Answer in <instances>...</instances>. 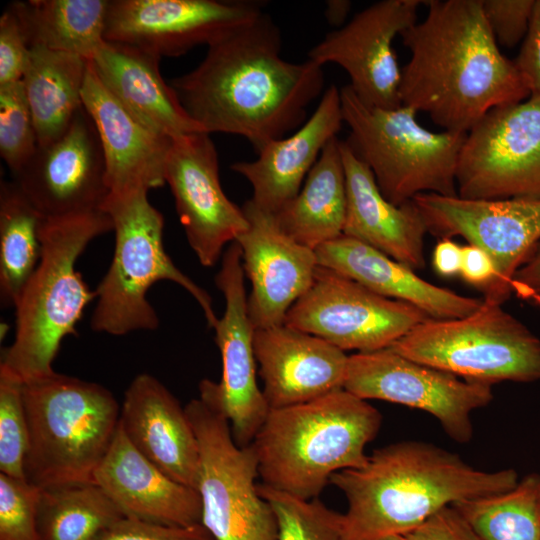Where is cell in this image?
Segmentation results:
<instances>
[{"label": "cell", "instance_id": "cell-5", "mask_svg": "<svg viewBox=\"0 0 540 540\" xmlns=\"http://www.w3.org/2000/svg\"><path fill=\"white\" fill-rule=\"evenodd\" d=\"M113 231L103 210L44 218L42 255L15 307L16 330L4 350L1 364L23 382L52 374L62 341L76 335V326L88 304L96 300L76 269L89 243Z\"/></svg>", "mask_w": 540, "mask_h": 540}, {"label": "cell", "instance_id": "cell-29", "mask_svg": "<svg viewBox=\"0 0 540 540\" xmlns=\"http://www.w3.org/2000/svg\"><path fill=\"white\" fill-rule=\"evenodd\" d=\"M347 213L341 140L332 138L295 198L273 214L282 232L316 250L343 235Z\"/></svg>", "mask_w": 540, "mask_h": 540}, {"label": "cell", "instance_id": "cell-1", "mask_svg": "<svg viewBox=\"0 0 540 540\" xmlns=\"http://www.w3.org/2000/svg\"><path fill=\"white\" fill-rule=\"evenodd\" d=\"M207 46L201 63L170 83L204 132L242 136L258 153L304 124L324 88L323 66L284 60L279 29L268 14L226 30Z\"/></svg>", "mask_w": 540, "mask_h": 540}, {"label": "cell", "instance_id": "cell-14", "mask_svg": "<svg viewBox=\"0 0 540 540\" xmlns=\"http://www.w3.org/2000/svg\"><path fill=\"white\" fill-rule=\"evenodd\" d=\"M412 201L428 233L440 239L461 236L489 255L496 279L483 299L502 305L512 294L516 272L540 243V200H474L423 193Z\"/></svg>", "mask_w": 540, "mask_h": 540}, {"label": "cell", "instance_id": "cell-17", "mask_svg": "<svg viewBox=\"0 0 540 540\" xmlns=\"http://www.w3.org/2000/svg\"><path fill=\"white\" fill-rule=\"evenodd\" d=\"M13 181L45 218L102 209L110 193L106 164L84 106L61 135L38 145Z\"/></svg>", "mask_w": 540, "mask_h": 540}, {"label": "cell", "instance_id": "cell-42", "mask_svg": "<svg viewBox=\"0 0 540 540\" xmlns=\"http://www.w3.org/2000/svg\"><path fill=\"white\" fill-rule=\"evenodd\" d=\"M410 540H483L452 505L406 534Z\"/></svg>", "mask_w": 540, "mask_h": 540}, {"label": "cell", "instance_id": "cell-3", "mask_svg": "<svg viewBox=\"0 0 540 540\" xmlns=\"http://www.w3.org/2000/svg\"><path fill=\"white\" fill-rule=\"evenodd\" d=\"M518 481L514 469L479 470L458 454L414 440L376 449L362 467L330 478L347 500L341 540L407 534L446 506L506 492Z\"/></svg>", "mask_w": 540, "mask_h": 540}, {"label": "cell", "instance_id": "cell-40", "mask_svg": "<svg viewBox=\"0 0 540 540\" xmlns=\"http://www.w3.org/2000/svg\"><path fill=\"white\" fill-rule=\"evenodd\" d=\"M30 47L17 14L9 4L0 18V85L22 80Z\"/></svg>", "mask_w": 540, "mask_h": 540}, {"label": "cell", "instance_id": "cell-30", "mask_svg": "<svg viewBox=\"0 0 540 540\" xmlns=\"http://www.w3.org/2000/svg\"><path fill=\"white\" fill-rule=\"evenodd\" d=\"M89 60L42 46L30 48L22 78L32 112L38 145L52 141L83 107L82 89Z\"/></svg>", "mask_w": 540, "mask_h": 540}, {"label": "cell", "instance_id": "cell-18", "mask_svg": "<svg viewBox=\"0 0 540 540\" xmlns=\"http://www.w3.org/2000/svg\"><path fill=\"white\" fill-rule=\"evenodd\" d=\"M189 246L201 265L214 266L224 246L249 226L242 207L224 193L215 145L206 132L173 139L165 168Z\"/></svg>", "mask_w": 540, "mask_h": 540}, {"label": "cell", "instance_id": "cell-24", "mask_svg": "<svg viewBox=\"0 0 540 540\" xmlns=\"http://www.w3.org/2000/svg\"><path fill=\"white\" fill-rule=\"evenodd\" d=\"M119 424L132 445L172 479L196 489L199 446L185 407L156 377L138 374L127 387Z\"/></svg>", "mask_w": 540, "mask_h": 540}, {"label": "cell", "instance_id": "cell-44", "mask_svg": "<svg viewBox=\"0 0 540 540\" xmlns=\"http://www.w3.org/2000/svg\"><path fill=\"white\" fill-rule=\"evenodd\" d=\"M459 275L466 283L484 293L496 279V268L485 251L468 244L462 248V266Z\"/></svg>", "mask_w": 540, "mask_h": 540}, {"label": "cell", "instance_id": "cell-31", "mask_svg": "<svg viewBox=\"0 0 540 540\" xmlns=\"http://www.w3.org/2000/svg\"><path fill=\"white\" fill-rule=\"evenodd\" d=\"M10 5L30 48L42 46L91 61L106 41L107 0H29Z\"/></svg>", "mask_w": 540, "mask_h": 540}, {"label": "cell", "instance_id": "cell-28", "mask_svg": "<svg viewBox=\"0 0 540 540\" xmlns=\"http://www.w3.org/2000/svg\"><path fill=\"white\" fill-rule=\"evenodd\" d=\"M159 60L135 47L105 41L91 64L112 94L155 130L172 139L204 132L162 78Z\"/></svg>", "mask_w": 540, "mask_h": 540}, {"label": "cell", "instance_id": "cell-20", "mask_svg": "<svg viewBox=\"0 0 540 540\" xmlns=\"http://www.w3.org/2000/svg\"><path fill=\"white\" fill-rule=\"evenodd\" d=\"M242 209L249 226L235 242L241 248L244 275L251 284L249 318L255 330L279 326L311 287L318 268L316 253L282 232L274 215L251 199Z\"/></svg>", "mask_w": 540, "mask_h": 540}, {"label": "cell", "instance_id": "cell-41", "mask_svg": "<svg viewBox=\"0 0 540 540\" xmlns=\"http://www.w3.org/2000/svg\"><path fill=\"white\" fill-rule=\"evenodd\" d=\"M97 540H215L201 524L169 526L123 517Z\"/></svg>", "mask_w": 540, "mask_h": 540}, {"label": "cell", "instance_id": "cell-10", "mask_svg": "<svg viewBox=\"0 0 540 540\" xmlns=\"http://www.w3.org/2000/svg\"><path fill=\"white\" fill-rule=\"evenodd\" d=\"M185 411L199 446L201 524L215 540H278L275 513L255 484L253 447L236 444L228 419L212 401L192 399Z\"/></svg>", "mask_w": 540, "mask_h": 540}, {"label": "cell", "instance_id": "cell-33", "mask_svg": "<svg viewBox=\"0 0 540 540\" xmlns=\"http://www.w3.org/2000/svg\"><path fill=\"white\" fill-rule=\"evenodd\" d=\"M124 516L95 483L66 485L40 492V540H97Z\"/></svg>", "mask_w": 540, "mask_h": 540}, {"label": "cell", "instance_id": "cell-2", "mask_svg": "<svg viewBox=\"0 0 540 540\" xmlns=\"http://www.w3.org/2000/svg\"><path fill=\"white\" fill-rule=\"evenodd\" d=\"M427 14L401 33L410 51L401 69L402 105L429 115L444 131L467 133L494 108L531 93L500 50L481 0H429Z\"/></svg>", "mask_w": 540, "mask_h": 540}, {"label": "cell", "instance_id": "cell-46", "mask_svg": "<svg viewBox=\"0 0 540 540\" xmlns=\"http://www.w3.org/2000/svg\"><path fill=\"white\" fill-rule=\"evenodd\" d=\"M462 248L449 238L440 239L433 251L432 265L442 277L459 275L462 266Z\"/></svg>", "mask_w": 540, "mask_h": 540}, {"label": "cell", "instance_id": "cell-21", "mask_svg": "<svg viewBox=\"0 0 540 540\" xmlns=\"http://www.w3.org/2000/svg\"><path fill=\"white\" fill-rule=\"evenodd\" d=\"M82 103L97 129L110 192L159 188L173 139L155 130L128 109L103 84L91 61Z\"/></svg>", "mask_w": 540, "mask_h": 540}, {"label": "cell", "instance_id": "cell-7", "mask_svg": "<svg viewBox=\"0 0 540 540\" xmlns=\"http://www.w3.org/2000/svg\"><path fill=\"white\" fill-rule=\"evenodd\" d=\"M102 209L112 220L115 246L111 264L95 290L91 329L113 336L157 329L159 318L146 295L161 280L172 281L190 293L208 326L214 328L219 318L211 297L164 249V218L149 202L148 191L110 192Z\"/></svg>", "mask_w": 540, "mask_h": 540}, {"label": "cell", "instance_id": "cell-16", "mask_svg": "<svg viewBox=\"0 0 540 540\" xmlns=\"http://www.w3.org/2000/svg\"><path fill=\"white\" fill-rule=\"evenodd\" d=\"M421 0H382L357 13L310 49L308 59L335 63L350 77L348 84L365 104L393 109L402 105L401 69L393 49L397 35L417 22Z\"/></svg>", "mask_w": 540, "mask_h": 540}, {"label": "cell", "instance_id": "cell-6", "mask_svg": "<svg viewBox=\"0 0 540 540\" xmlns=\"http://www.w3.org/2000/svg\"><path fill=\"white\" fill-rule=\"evenodd\" d=\"M28 425L26 480L40 490L94 483L119 426L120 409L104 386L57 373L24 382Z\"/></svg>", "mask_w": 540, "mask_h": 540}, {"label": "cell", "instance_id": "cell-26", "mask_svg": "<svg viewBox=\"0 0 540 540\" xmlns=\"http://www.w3.org/2000/svg\"><path fill=\"white\" fill-rule=\"evenodd\" d=\"M346 177L347 213L343 235L356 239L392 259L419 270L425 267V222L411 200L388 201L373 173L347 141H341Z\"/></svg>", "mask_w": 540, "mask_h": 540}, {"label": "cell", "instance_id": "cell-27", "mask_svg": "<svg viewBox=\"0 0 540 540\" xmlns=\"http://www.w3.org/2000/svg\"><path fill=\"white\" fill-rule=\"evenodd\" d=\"M319 266L332 269L386 298L417 307L429 318L459 319L477 311L483 298L460 295L434 285L408 266L345 235L315 250Z\"/></svg>", "mask_w": 540, "mask_h": 540}, {"label": "cell", "instance_id": "cell-45", "mask_svg": "<svg viewBox=\"0 0 540 540\" xmlns=\"http://www.w3.org/2000/svg\"><path fill=\"white\" fill-rule=\"evenodd\" d=\"M512 293L527 302L540 305V243L516 272Z\"/></svg>", "mask_w": 540, "mask_h": 540}, {"label": "cell", "instance_id": "cell-35", "mask_svg": "<svg viewBox=\"0 0 540 540\" xmlns=\"http://www.w3.org/2000/svg\"><path fill=\"white\" fill-rule=\"evenodd\" d=\"M257 489L275 513L278 540H341L342 513L318 498L305 500L262 483Z\"/></svg>", "mask_w": 540, "mask_h": 540}, {"label": "cell", "instance_id": "cell-36", "mask_svg": "<svg viewBox=\"0 0 540 540\" xmlns=\"http://www.w3.org/2000/svg\"><path fill=\"white\" fill-rule=\"evenodd\" d=\"M23 385L14 372L0 364V473L20 479H26L28 447Z\"/></svg>", "mask_w": 540, "mask_h": 540}, {"label": "cell", "instance_id": "cell-23", "mask_svg": "<svg viewBox=\"0 0 540 540\" xmlns=\"http://www.w3.org/2000/svg\"><path fill=\"white\" fill-rule=\"evenodd\" d=\"M93 481L126 518L169 526L201 523L198 491L172 479L140 453L120 424Z\"/></svg>", "mask_w": 540, "mask_h": 540}, {"label": "cell", "instance_id": "cell-38", "mask_svg": "<svg viewBox=\"0 0 540 540\" xmlns=\"http://www.w3.org/2000/svg\"><path fill=\"white\" fill-rule=\"evenodd\" d=\"M40 492L26 479L0 473V540H40Z\"/></svg>", "mask_w": 540, "mask_h": 540}, {"label": "cell", "instance_id": "cell-13", "mask_svg": "<svg viewBox=\"0 0 540 540\" xmlns=\"http://www.w3.org/2000/svg\"><path fill=\"white\" fill-rule=\"evenodd\" d=\"M343 388L364 400L425 411L458 443L472 440L471 414L493 400L491 385L462 379L391 348L350 355Z\"/></svg>", "mask_w": 540, "mask_h": 540}, {"label": "cell", "instance_id": "cell-25", "mask_svg": "<svg viewBox=\"0 0 540 540\" xmlns=\"http://www.w3.org/2000/svg\"><path fill=\"white\" fill-rule=\"evenodd\" d=\"M344 124L340 90L329 86L310 118L291 135L265 145L253 161L235 162L231 169L251 184V201L277 213L295 198L324 147Z\"/></svg>", "mask_w": 540, "mask_h": 540}, {"label": "cell", "instance_id": "cell-47", "mask_svg": "<svg viewBox=\"0 0 540 540\" xmlns=\"http://www.w3.org/2000/svg\"><path fill=\"white\" fill-rule=\"evenodd\" d=\"M351 8L349 1H329L327 3L326 17L333 25H340L346 19Z\"/></svg>", "mask_w": 540, "mask_h": 540}, {"label": "cell", "instance_id": "cell-15", "mask_svg": "<svg viewBox=\"0 0 540 540\" xmlns=\"http://www.w3.org/2000/svg\"><path fill=\"white\" fill-rule=\"evenodd\" d=\"M241 248L233 242L225 250L215 284L225 298V311L218 319L215 342L222 361L218 382L203 379L199 396L212 401L228 419L240 447L252 443L270 408L256 379L255 329L248 314Z\"/></svg>", "mask_w": 540, "mask_h": 540}, {"label": "cell", "instance_id": "cell-32", "mask_svg": "<svg viewBox=\"0 0 540 540\" xmlns=\"http://www.w3.org/2000/svg\"><path fill=\"white\" fill-rule=\"evenodd\" d=\"M44 218L13 180L1 181L0 297L4 306L16 305L40 262Z\"/></svg>", "mask_w": 540, "mask_h": 540}, {"label": "cell", "instance_id": "cell-48", "mask_svg": "<svg viewBox=\"0 0 540 540\" xmlns=\"http://www.w3.org/2000/svg\"><path fill=\"white\" fill-rule=\"evenodd\" d=\"M380 540H410V539L407 537L406 534H396V535L384 537Z\"/></svg>", "mask_w": 540, "mask_h": 540}, {"label": "cell", "instance_id": "cell-19", "mask_svg": "<svg viewBox=\"0 0 540 540\" xmlns=\"http://www.w3.org/2000/svg\"><path fill=\"white\" fill-rule=\"evenodd\" d=\"M262 12L263 4L257 1L112 0L105 40L160 59L179 56Z\"/></svg>", "mask_w": 540, "mask_h": 540}, {"label": "cell", "instance_id": "cell-4", "mask_svg": "<svg viewBox=\"0 0 540 540\" xmlns=\"http://www.w3.org/2000/svg\"><path fill=\"white\" fill-rule=\"evenodd\" d=\"M381 413L344 388L314 400L271 409L250 444L262 484L310 500L333 474L362 467Z\"/></svg>", "mask_w": 540, "mask_h": 540}, {"label": "cell", "instance_id": "cell-43", "mask_svg": "<svg viewBox=\"0 0 540 540\" xmlns=\"http://www.w3.org/2000/svg\"><path fill=\"white\" fill-rule=\"evenodd\" d=\"M514 62L530 93L540 96V0H535L528 32Z\"/></svg>", "mask_w": 540, "mask_h": 540}, {"label": "cell", "instance_id": "cell-49", "mask_svg": "<svg viewBox=\"0 0 540 540\" xmlns=\"http://www.w3.org/2000/svg\"><path fill=\"white\" fill-rule=\"evenodd\" d=\"M538 493H539V502H540V472H538Z\"/></svg>", "mask_w": 540, "mask_h": 540}, {"label": "cell", "instance_id": "cell-39", "mask_svg": "<svg viewBox=\"0 0 540 540\" xmlns=\"http://www.w3.org/2000/svg\"><path fill=\"white\" fill-rule=\"evenodd\" d=\"M486 22L498 45L507 48L523 42L535 0H481Z\"/></svg>", "mask_w": 540, "mask_h": 540}, {"label": "cell", "instance_id": "cell-11", "mask_svg": "<svg viewBox=\"0 0 540 540\" xmlns=\"http://www.w3.org/2000/svg\"><path fill=\"white\" fill-rule=\"evenodd\" d=\"M457 194L474 200H540V96L489 111L467 133Z\"/></svg>", "mask_w": 540, "mask_h": 540}, {"label": "cell", "instance_id": "cell-37", "mask_svg": "<svg viewBox=\"0 0 540 540\" xmlns=\"http://www.w3.org/2000/svg\"><path fill=\"white\" fill-rule=\"evenodd\" d=\"M38 147L32 112L22 80L0 85V154L12 174Z\"/></svg>", "mask_w": 540, "mask_h": 540}, {"label": "cell", "instance_id": "cell-34", "mask_svg": "<svg viewBox=\"0 0 540 540\" xmlns=\"http://www.w3.org/2000/svg\"><path fill=\"white\" fill-rule=\"evenodd\" d=\"M483 540H540L538 472L506 492L452 505Z\"/></svg>", "mask_w": 540, "mask_h": 540}, {"label": "cell", "instance_id": "cell-12", "mask_svg": "<svg viewBox=\"0 0 540 540\" xmlns=\"http://www.w3.org/2000/svg\"><path fill=\"white\" fill-rule=\"evenodd\" d=\"M428 318L412 304L318 265L311 287L289 309L284 324L360 353L389 348Z\"/></svg>", "mask_w": 540, "mask_h": 540}, {"label": "cell", "instance_id": "cell-8", "mask_svg": "<svg viewBox=\"0 0 540 540\" xmlns=\"http://www.w3.org/2000/svg\"><path fill=\"white\" fill-rule=\"evenodd\" d=\"M346 141L370 168L383 196L395 205L419 194L458 196L456 170L466 133L430 131L417 111L363 103L349 85L340 89Z\"/></svg>", "mask_w": 540, "mask_h": 540}, {"label": "cell", "instance_id": "cell-22", "mask_svg": "<svg viewBox=\"0 0 540 540\" xmlns=\"http://www.w3.org/2000/svg\"><path fill=\"white\" fill-rule=\"evenodd\" d=\"M253 346L270 410L343 388L349 356L324 339L282 324L255 330Z\"/></svg>", "mask_w": 540, "mask_h": 540}, {"label": "cell", "instance_id": "cell-9", "mask_svg": "<svg viewBox=\"0 0 540 540\" xmlns=\"http://www.w3.org/2000/svg\"><path fill=\"white\" fill-rule=\"evenodd\" d=\"M389 348L411 360L491 386L540 380V339L502 305L484 299L467 317L424 320Z\"/></svg>", "mask_w": 540, "mask_h": 540}]
</instances>
